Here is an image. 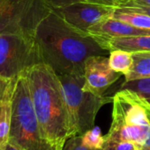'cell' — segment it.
I'll return each instance as SVG.
<instances>
[{"label": "cell", "mask_w": 150, "mask_h": 150, "mask_svg": "<svg viewBox=\"0 0 150 150\" xmlns=\"http://www.w3.org/2000/svg\"><path fill=\"white\" fill-rule=\"evenodd\" d=\"M120 90L132 91L146 99L150 104V77L125 81L120 85Z\"/></svg>", "instance_id": "9a60e30c"}, {"label": "cell", "mask_w": 150, "mask_h": 150, "mask_svg": "<svg viewBox=\"0 0 150 150\" xmlns=\"http://www.w3.org/2000/svg\"><path fill=\"white\" fill-rule=\"evenodd\" d=\"M42 63L34 37L23 33L0 34V75L16 78L27 69Z\"/></svg>", "instance_id": "8992f818"}, {"label": "cell", "mask_w": 150, "mask_h": 150, "mask_svg": "<svg viewBox=\"0 0 150 150\" xmlns=\"http://www.w3.org/2000/svg\"><path fill=\"white\" fill-rule=\"evenodd\" d=\"M134 11L137 12H141V13H144L150 16V6H138V7H127Z\"/></svg>", "instance_id": "603a6c76"}, {"label": "cell", "mask_w": 150, "mask_h": 150, "mask_svg": "<svg viewBox=\"0 0 150 150\" xmlns=\"http://www.w3.org/2000/svg\"><path fill=\"white\" fill-rule=\"evenodd\" d=\"M11 106L10 141L22 150H57L42 134L25 73L16 78Z\"/></svg>", "instance_id": "277c9868"}, {"label": "cell", "mask_w": 150, "mask_h": 150, "mask_svg": "<svg viewBox=\"0 0 150 150\" xmlns=\"http://www.w3.org/2000/svg\"><path fill=\"white\" fill-rule=\"evenodd\" d=\"M112 121L105 141L130 142L150 150V104L137 93L119 90L112 97Z\"/></svg>", "instance_id": "3957f363"}, {"label": "cell", "mask_w": 150, "mask_h": 150, "mask_svg": "<svg viewBox=\"0 0 150 150\" xmlns=\"http://www.w3.org/2000/svg\"><path fill=\"white\" fill-rule=\"evenodd\" d=\"M111 68L124 76H126L133 66L132 53L124 50H112L109 54Z\"/></svg>", "instance_id": "4fadbf2b"}, {"label": "cell", "mask_w": 150, "mask_h": 150, "mask_svg": "<svg viewBox=\"0 0 150 150\" xmlns=\"http://www.w3.org/2000/svg\"><path fill=\"white\" fill-rule=\"evenodd\" d=\"M121 75L111 68L109 56H90L85 62L83 89L96 96H104L105 91L120 78Z\"/></svg>", "instance_id": "9c48e42d"}, {"label": "cell", "mask_w": 150, "mask_h": 150, "mask_svg": "<svg viewBox=\"0 0 150 150\" xmlns=\"http://www.w3.org/2000/svg\"><path fill=\"white\" fill-rule=\"evenodd\" d=\"M0 150H22L20 148H19L16 144H14L11 141H9V142Z\"/></svg>", "instance_id": "cb8c5ba5"}, {"label": "cell", "mask_w": 150, "mask_h": 150, "mask_svg": "<svg viewBox=\"0 0 150 150\" xmlns=\"http://www.w3.org/2000/svg\"><path fill=\"white\" fill-rule=\"evenodd\" d=\"M16 78L11 79L0 75V107L6 100L12 97Z\"/></svg>", "instance_id": "e0dca14e"}, {"label": "cell", "mask_w": 150, "mask_h": 150, "mask_svg": "<svg viewBox=\"0 0 150 150\" xmlns=\"http://www.w3.org/2000/svg\"><path fill=\"white\" fill-rule=\"evenodd\" d=\"M82 143L93 149L102 150L105 142V137L102 134V130L98 127H94L82 135Z\"/></svg>", "instance_id": "2e32d148"}, {"label": "cell", "mask_w": 150, "mask_h": 150, "mask_svg": "<svg viewBox=\"0 0 150 150\" xmlns=\"http://www.w3.org/2000/svg\"><path fill=\"white\" fill-rule=\"evenodd\" d=\"M80 1L104 5V6H109V7H113V8H117L118 2V0H80Z\"/></svg>", "instance_id": "7402d4cb"}, {"label": "cell", "mask_w": 150, "mask_h": 150, "mask_svg": "<svg viewBox=\"0 0 150 150\" xmlns=\"http://www.w3.org/2000/svg\"><path fill=\"white\" fill-rule=\"evenodd\" d=\"M63 150H98V149H89L88 147H86L83 143H82V136L81 135H78V136H73L72 138H69Z\"/></svg>", "instance_id": "d6986e66"}, {"label": "cell", "mask_w": 150, "mask_h": 150, "mask_svg": "<svg viewBox=\"0 0 150 150\" xmlns=\"http://www.w3.org/2000/svg\"><path fill=\"white\" fill-rule=\"evenodd\" d=\"M80 0H45L47 5L51 9V10H55V9H58L66 5H69L71 4L79 2Z\"/></svg>", "instance_id": "44dd1931"}, {"label": "cell", "mask_w": 150, "mask_h": 150, "mask_svg": "<svg viewBox=\"0 0 150 150\" xmlns=\"http://www.w3.org/2000/svg\"><path fill=\"white\" fill-rule=\"evenodd\" d=\"M102 150H140L138 147L130 142L105 141Z\"/></svg>", "instance_id": "ac0fdd59"}, {"label": "cell", "mask_w": 150, "mask_h": 150, "mask_svg": "<svg viewBox=\"0 0 150 150\" xmlns=\"http://www.w3.org/2000/svg\"><path fill=\"white\" fill-rule=\"evenodd\" d=\"M34 40L42 62L57 76L84 75L88 58L110 54L93 35L72 27L52 10L38 25Z\"/></svg>", "instance_id": "6da1fadb"}, {"label": "cell", "mask_w": 150, "mask_h": 150, "mask_svg": "<svg viewBox=\"0 0 150 150\" xmlns=\"http://www.w3.org/2000/svg\"><path fill=\"white\" fill-rule=\"evenodd\" d=\"M50 11L45 0H0V34L34 37L38 25Z\"/></svg>", "instance_id": "52a82bcc"}, {"label": "cell", "mask_w": 150, "mask_h": 150, "mask_svg": "<svg viewBox=\"0 0 150 150\" xmlns=\"http://www.w3.org/2000/svg\"><path fill=\"white\" fill-rule=\"evenodd\" d=\"M24 73L43 138L57 150H63L69 139V120L58 76L45 63L34 65Z\"/></svg>", "instance_id": "7a4b0ae2"}, {"label": "cell", "mask_w": 150, "mask_h": 150, "mask_svg": "<svg viewBox=\"0 0 150 150\" xmlns=\"http://www.w3.org/2000/svg\"><path fill=\"white\" fill-rule=\"evenodd\" d=\"M66 104L69 120V138L82 135L94 127L95 117L112 97L96 96L83 89L84 75L58 76Z\"/></svg>", "instance_id": "5b68a950"}, {"label": "cell", "mask_w": 150, "mask_h": 150, "mask_svg": "<svg viewBox=\"0 0 150 150\" xmlns=\"http://www.w3.org/2000/svg\"><path fill=\"white\" fill-rule=\"evenodd\" d=\"M111 18L124 21L138 28L150 31V16L134 11L127 7L115 8Z\"/></svg>", "instance_id": "8fae6325"}, {"label": "cell", "mask_w": 150, "mask_h": 150, "mask_svg": "<svg viewBox=\"0 0 150 150\" xmlns=\"http://www.w3.org/2000/svg\"><path fill=\"white\" fill-rule=\"evenodd\" d=\"M11 98L6 100L0 107V149H2L10 141L12 114Z\"/></svg>", "instance_id": "5bb4252c"}, {"label": "cell", "mask_w": 150, "mask_h": 150, "mask_svg": "<svg viewBox=\"0 0 150 150\" xmlns=\"http://www.w3.org/2000/svg\"><path fill=\"white\" fill-rule=\"evenodd\" d=\"M150 6V0H118L117 8Z\"/></svg>", "instance_id": "ffe728a7"}, {"label": "cell", "mask_w": 150, "mask_h": 150, "mask_svg": "<svg viewBox=\"0 0 150 150\" xmlns=\"http://www.w3.org/2000/svg\"><path fill=\"white\" fill-rule=\"evenodd\" d=\"M133 66L125 81L150 77V51L132 53Z\"/></svg>", "instance_id": "7c38bea8"}, {"label": "cell", "mask_w": 150, "mask_h": 150, "mask_svg": "<svg viewBox=\"0 0 150 150\" xmlns=\"http://www.w3.org/2000/svg\"><path fill=\"white\" fill-rule=\"evenodd\" d=\"M95 38L108 52L112 50H124L130 53L150 51V35L111 39Z\"/></svg>", "instance_id": "30bf717a"}, {"label": "cell", "mask_w": 150, "mask_h": 150, "mask_svg": "<svg viewBox=\"0 0 150 150\" xmlns=\"http://www.w3.org/2000/svg\"><path fill=\"white\" fill-rule=\"evenodd\" d=\"M115 8L79 1L69 5L52 10L72 27L88 33L95 25L111 18Z\"/></svg>", "instance_id": "ba28073f"}]
</instances>
